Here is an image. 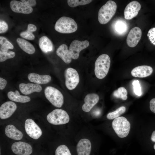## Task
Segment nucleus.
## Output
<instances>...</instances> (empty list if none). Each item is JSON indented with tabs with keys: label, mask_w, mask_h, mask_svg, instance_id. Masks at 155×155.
Segmentation results:
<instances>
[{
	"label": "nucleus",
	"mask_w": 155,
	"mask_h": 155,
	"mask_svg": "<svg viewBox=\"0 0 155 155\" xmlns=\"http://www.w3.org/2000/svg\"><path fill=\"white\" fill-rule=\"evenodd\" d=\"M154 150H155V144L154 145Z\"/></svg>",
	"instance_id": "obj_41"
},
{
	"label": "nucleus",
	"mask_w": 155,
	"mask_h": 155,
	"mask_svg": "<svg viewBox=\"0 0 155 155\" xmlns=\"http://www.w3.org/2000/svg\"><path fill=\"white\" fill-rule=\"evenodd\" d=\"M55 29L57 32L62 33H70L75 32L77 29L76 23L73 19L63 16L56 22Z\"/></svg>",
	"instance_id": "obj_3"
},
{
	"label": "nucleus",
	"mask_w": 155,
	"mask_h": 155,
	"mask_svg": "<svg viewBox=\"0 0 155 155\" xmlns=\"http://www.w3.org/2000/svg\"><path fill=\"white\" fill-rule=\"evenodd\" d=\"M126 111V108L124 106H121L115 111L109 113L107 115L106 117L108 119H112L117 118L124 113Z\"/></svg>",
	"instance_id": "obj_27"
},
{
	"label": "nucleus",
	"mask_w": 155,
	"mask_h": 155,
	"mask_svg": "<svg viewBox=\"0 0 155 155\" xmlns=\"http://www.w3.org/2000/svg\"><path fill=\"white\" fill-rule=\"evenodd\" d=\"M127 90L123 87L119 88L113 93V95L114 97L117 98H121L124 100H126L127 99Z\"/></svg>",
	"instance_id": "obj_26"
},
{
	"label": "nucleus",
	"mask_w": 155,
	"mask_h": 155,
	"mask_svg": "<svg viewBox=\"0 0 155 155\" xmlns=\"http://www.w3.org/2000/svg\"><path fill=\"white\" fill-rule=\"evenodd\" d=\"M142 35V32L139 28L135 27L129 32L127 37L126 42L130 47H134L138 44Z\"/></svg>",
	"instance_id": "obj_12"
},
{
	"label": "nucleus",
	"mask_w": 155,
	"mask_h": 155,
	"mask_svg": "<svg viewBox=\"0 0 155 155\" xmlns=\"http://www.w3.org/2000/svg\"><path fill=\"white\" fill-rule=\"evenodd\" d=\"M7 84V81L2 78H0V89L2 90L5 87Z\"/></svg>",
	"instance_id": "obj_38"
},
{
	"label": "nucleus",
	"mask_w": 155,
	"mask_h": 155,
	"mask_svg": "<svg viewBox=\"0 0 155 155\" xmlns=\"http://www.w3.org/2000/svg\"><path fill=\"white\" fill-rule=\"evenodd\" d=\"M0 44L1 50H8L9 49H13L14 48L11 43L2 36H0Z\"/></svg>",
	"instance_id": "obj_29"
},
{
	"label": "nucleus",
	"mask_w": 155,
	"mask_h": 155,
	"mask_svg": "<svg viewBox=\"0 0 155 155\" xmlns=\"http://www.w3.org/2000/svg\"><path fill=\"white\" fill-rule=\"evenodd\" d=\"M65 76L67 88L70 90L75 89L80 81L79 75L77 71L72 68H67L65 70Z\"/></svg>",
	"instance_id": "obj_7"
},
{
	"label": "nucleus",
	"mask_w": 155,
	"mask_h": 155,
	"mask_svg": "<svg viewBox=\"0 0 155 155\" xmlns=\"http://www.w3.org/2000/svg\"><path fill=\"white\" fill-rule=\"evenodd\" d=\"M8 29L7 24L4 21L1 20L0 21V33H2L6 32Z\"/></svg>",
	"instance_id": "obj_35"
},
{
	"label": "nucleus",
	"mask_w": 155,
	"mask_h": 155,
	"mask_svg": "<svg viewBox=\"0 0 155 155\" xmlns=\"http://www.w3.org/2000/svg\"><path fill=\"white\" fill-rule=\"evenodd\" d=\"M28 78L31 82L38 84H47L51 80V77L49 75H41L34 73H29Z\"/></svg>",
	"instance_id": "obj_20"
},
{
	"label": "nucleus",
	"mask_w": 155,
	"mask_h": 155,
	"mask_svg": "<svg viewBox=\"0 0 155 155\" xmlns=\"http://www.w3.org/2000/svg\"><path fill=\"white\" fill-rule=\"evenodd\" d=\"M11 149L15 154L18 155H30L32 152V148L30 144L20 141L13 143Z\"/></svg>",
	"instance_id": "obj_10"
},
{
	"label": "nucleus",
	"mask_w": 155,
	"mask_h": 155,
	"mask_svg": "<svg viewBox=\"0 0 155 155\" xmlns=\"http://www.w3.org/2000/svg\"><path fill=\"white\" fill-rule=\"evenodd\" d=\"M37 28L36 26L32 24H29L28 26L27 30L33 32L36 31Z\"/></svg>",
	"instance_id": "obj_39"
},
{
	"label": "nucleus",
	"mask_w": 155,
	"mask_h": 155,
	"mask_svg": "<svg viewBox=\"0 0 155 155\" xmlns=\"http://www.w3.org/2000/svg\"><path fill=\"white\" fill-rule=\"evenodd\" d=\"M57 55L66 63H69L71 61L72 58L68 47L65 44L61 45L57 49Z\"/></svg>",
	"instance_id": "obj_19"
},
{
	"label": "nucleus",
	"mask_w": 155,
	"mask_h": 155,
	"mask_svg": "<svg viewBox=\"0 0 155 155\" xmlns=\"http://www.w3.org/2000/svg\"><path fill=\"white\" fill-rule=\"evenodd\" d=\"M89 45V43L87 40L82 41L77 40L73 41L71 43L69 49L72 58L74 59H77L80 51L87 48Z\"/></svg>",
	"instance_id": "obj_9"
},
{
	"label": "nucleus",
	"mask_w": 155,
	"mask_h": 155,
	"mask_svg": "<svg viewBox=\"0 0 155 155\" xmlns=\"http://www.w3.org/2000/svg\"><path fill=\"white\" fill-rule=\"evenodd\" d=\"M114 28L115 31L118 34H123L127 29V24L124 21L119 20L117 21L114 25Z\"/></svg>",
	"instance_id": "obj_25"
},
{
	"label": "nucleus",
	"mask_w": 155,
	"mask_h": 155,
	"mask_svg": "<svg viewBox=\"0 0 155 155\" xmlns=\"http://www.w3.org/2000/svg\"><path fill=\"white\" fill-rule=\"evenodd\" d=\"M20 36L23 38L30 40H33L35 38V36L32 32L28 30L21 32Z\"/></svg>",
	"instance_id": "obj_32"
},
{
	"label": "nucleus",
	"mask_w": 155,
	"mask_h": 155,
	"mask_svg": "<svg viewBox=\"0 0 155 155\" xmlns=\"http://www.w3.org/2000/svg\"><path fill=\"white\" fill-rule=\"evenodd\" d=\"M44 93L46 99L55 107H61L64 102L62 93L57 89L51 86L46 87Z\"/></svg>",
	"instance_id": "obj_6"
},
{
	"label": "nucleus",
	"mask_w": 155,
	"mask_h": 155,
	"mask_svg": "<svg viewBox=\"0 0 155 155\" xmlns=\"http://www.w3.org/2000/svg\"><path fill=\"white\" fill-rule=\"evenodd\" d=\"M151 139L152 142H155V131L152 132Z\"/></svg>",
	"instance_id": "obj_40"
},
{
	"label": "nucleus",
	"mask_w": 155,
	"mask_h": 155,
	"mask_svg": "<svg viewBox=\"0 0 155 155\" xmlns=\"http://www.w3.org/2000/svg\"><path fill=\"white\" fill-rule=\"evenodd\" d=\"M133 85L134 92L135 94L139 96H141L142 94L141 88L139 81L137 80H134L133 82Z\"/></svg>",
	"instance_id": "obj_33"
},
{
	"label": "nucleus",
	"mask_w": 155,
	"mask_h": 155,
	"mask_svg": "<svg viewBox=\"0 0 155 155\" xmlns=\"http://www.w3.org/2000/svg\"><path fill=\"white\" fill-rule=\"evenodd\" d=\"M25 128L27 134L34 139H38L42 135V132L40 128L31 119H28L26 120Z\"/></svg>",
	"instance_id": "obj_8"
},
{
	"label": "nucleus",
	"mask_w": 155,
	"mask_h": 155,
	"mask_svg": "<svg viewBox=\"0 0 155 155\" xmlns=\"http://www.w3.org/2000/svg\"><path fill=\"white\" fill-rule=\"evenodd\" d=\"M10 8L13 12L25 14H28L33 11L32 7L20 1L13 0L10 3Z\"/></svg>",
	"instance_id": "obj_14"
},
{
	"label": "nucleus",
	"mask_w": 155,
	"mask_h": 155,
	"mask_svg": "<svg viewBox=\"0 0 155 155\" xmlns=\"http://www.w3.org/2000/svg\"><path fill=\"white\" fill-rule=\"evenodd\" d=\"M112 124L115 131L119 137H125L128 135L130 124L125 117H121L115 119Z\"/></svg>",
	"instance_id": "obj_4"
},
{
	"label": "nucleus",
	"mask_w": 155,
	"mask_h": 155,
	"mask_svg": "<svg viewBox=\"0 0 155 155\" xmlns=\"http://www.w3.org/2000/svg\"><path fill=\"white\" fill-rule=\"evenodd\" d=\"M141 5L137 1H132L128 3L124 11V18L126 20H131L138 14L141 9Z\"/></svg>",
	"instance_id": "obj_11"
},
{
	"label": "nucleus",
	"mask_w": 155,
	"mask_h": 155,
	"mask_svg": "<svg viewBox=\"0 0 155 155\" xmlns=\"http://www.w3.org/2000/svg\"><path fill=\"white\" fill-rule=\"evenodd\" d=\"M5 133L7 137L14 140H20L23 136L22 133L12 125L6 126L5 129Z\"/></svg>",
	"instance_id": "obj_21"
},
{
	"label": "nucleus",
	"mask_w": 155,
	"mask_h": 155,
	"mask_svg": "<svg viewBox=\"0 0 155 155\" xmlns=\"http://www.w3.org/2000/svg\"><path fill=\"white\" fill-rule=\"evenodd\" d=\"M21 1L31 7L35 6L36 4V1L35 0H22Z\"/></svg>",
	"instance_id": "obj_36"
},
{
	"label": "nucleus",
	"mask_w": 155,
	"mask_h": 155,
	"mask_svg": "<svg viewBox=\"0 0 155 155\" xmlns=\"http://www.w3.org/2000/svg\"><path fill=\"white\" fill-rule=\"evenodd\" d=\"M92 148L90 140L86 138L80 140L76 146L78 155H90Z\"/></svg>",
	"instance_id": "obj_15"
},
{
	"label": "nucleus",
	"mask_w": 155,
	"mask_h": 155,
	"mask_svg": "<svg viewBox=\"0 0 155 155\" xmlns=\"http://www.w3.org/2000/svg\"><path fill=\"white\" fill-rule=\"evenodd\" d=\"M150 108L152 112L155 113V98L152 99L150 100Z\"/></svg>",
	"instance_id": "obj_37"
},
{
	"label": "nucleus",
	"mask_w": 155,
	"mask_h": 155,
	"mask_svg": "<svg viewBox=\"0 0 155 155\" xmlns=\"http://www.w3.org/2000/svg\"><path fill=\"white\" fill-rule=\"evenodd\" d=\"M39 45L42 51L45 53L51 52L53 49V45L52 42L46 36H43L40 38Z\"/></svg>",
	"instance_id": "obj_22"
},
{
	"label": "nucleus",
	"mask_w": 155,
	"mask_h": 155,
	"mask_svg": "<svg viewBox=\"0 0 155 155\" xmlns=\"http://www.w3.org/2000/svg\"><path fill=\"white\" fill-rule=\"evenodd\" d=\"M92 1L91 0H68L67 1V2L70 7H74L78 5L88 4Z\"/></svg>",
	"instance_id": "obj_30"
},
{
	"label": "nucleus",
	"mask_w": 155,
	"mask_h": 155,
	"mask_svg": "<svg viewBox=\"0 0 155 155\" xmlns=\"http://www.w3.org/2000/svg\"><path fill=\"white\" fill-rule=\"evenodd\" d=\"M111 59L109 56L106 54L99 56L95 63L94 72L96 77L101 79L107 75L110 68Z\"/></svg>",
	"instance_id": "obj_2"
},
{
	"label": "nucleus",
	"mask_w": 155,
	"mask_h": 155,
	"mask_svg": "<svg viewBox=\"0 0 155 155\" xmlns=\"http://www.w3.org/2000/svg\"><path fill=\"white\" fill-rule=\"evenodd\" d=\"M15 56V53L8 50H0V61L3 62L6 60L13 58Z\"/></svg>",
	"instance_id": "obj_28"
},
{
	"label": "nucleus",
	"mask_w": 155,
	"mask_h": 155,
	"mask_svg": "<svg viewBox=\"0 0 155 155\" xmlns=\"http://www.w3.org/2000/svg\"><path fill=\"white\" fill-rule=\"evenodd\" d=\"M7 96L10 100L19 102L26 103L30 101L31 100L29 97L20 95L19 91L17 90L15 92L12 91L9 92Z\"/></svg>",
	"instance_id": "obj_23"
},
{
	"label": "nucleus",
	"mask_w": 155,
	"mask_h": 155,
	"mask_svg": "<svg viewBox=\"0 0 155 155\" xmlns=\"http://www.w3.org/2000/svg\"><path fill=\"white\" fill-rule=\"evenodd\" d=\"M117 9V5L115 1H108L98 11V20L99 23L102 24L108 23L115 14Z\"/></svg>",
	"instance_id": "obj_1"
},
{
	"label": "nucleus",
	"mask_w": 155,
	"mask_h": 155,
	"mask_svg": "<svg viewBox=\"0 0 155 155\" xmlns=\"http://www.w3.org/2000/svg\"><path fill=\"white\" fill-rule=\"evenodd\" d=\"M16 104L11 101H8L3 104L0 107V118L5 119L10 117L16 110Z\"/></svg>",
	"instance_id": "obj_13"
},
{
	"label": "nucleus",
	"mask_w": 155,
	"mask_h": 155,
	"mask_svg": "<svg viewBox=\"0 0 155 155\" xmlns=\"http://www.w3.org/2000/svg\"><path fill=\"white\" fill-rule=\"evenodd\" d=\"M99 99V96L96 94L91 93L87 94L84 98L85 103L82 106L83 111L86 112H89L98 103Z\"/></svg>",
	"instance_id": "obj_16"
},
{
	"label": "nucleus",
	"mask_w": 155,
	"mask_h": 155,
	"mask_svg": "<svg viewBox=\"0 0 155 155\" xmlns=\"http://www.w3.org/2000/svg\"><path fill=\"white\" fill-rule=\"evenodd\" d=\"M152 72L153 69L151 67L148 65H141L134 68L131 73L133 77L143 78L150 75Z\"/></svg>",
	"instance_id": "obj_17"
},
{
	"label": "nucleus",
	"mask_w": 155,
	"mask_h": 155,
	"mask_svg": "<svg viewBox=\"0 0 155 155\" xmlns=\"http://www.w3.org/2000/svg\"><path fill=\"white\" fill-rule=\"evenodd\" d=\"M46 119L49 123L54 125L65 124L70 120V117L67 113L61 109L53 110L47 115Z\"/></svg>",
	"instance_id": "obj_5"
},
{
	"label": "nucleus",
	"mask_w": 155,
	"mask_h": 155,
	"mask_svg": "<svg viewBox=\"0 0 155 155\" xmlns=\"http://www.w3.org/2000/svg\"><path fill=\"white\" fill-rule=\"evenodd\" d=\"M20 90L23 94L28 95L34 92H40L42 90L41 86L36 84L22 83L19 84Z\"/></svg>",
	"instance_id": "obj_18"
},
{
	"label": "nucleus",
	"mask_w": 155,
	"mask_h": 155,
	"mask_svg": "<svg viewBox=\"0 0 155 155\" xmlns=\"http://www.w3.org/2000/svg\"><path fill=\"white\" fill-rule=\"evenodd\" d=\"M147 35L151 43L155 45V28L150 29L148 32Z\"/></svg>",
	"instance_id": "obj_34"
},
{
	"label": "nucleus",
	"mask_w": 155,
	"mask_h": 155,
	"mask_svg": "<svg viewBox=\"0 0 155 155\" xmlns=\"http://www.w3.org/2000/svg\"><path fill=\"white\" fill-rule=\"evenodd\" d=\"M16 41L20 47L24 52L29 54H32L34 53L35 49L31 43L22 38H18Z\"/></svg>",
	"instance_id": "obj_24"
},
{
	"label": "nucleus",
	"mask_w": 155,
	"mask_h": 155,
	"mask_svg": "<svg viewBox=\"0 0 155 155\" xmlns=\"http://www.w3.org/2000/svg\"><path fill=\"white\" fill-rule=\"evenodd\" d=\"M55 155H72L68 148L65 145H61L56 149Z\"/></svg>",
	"instance_id": "obj_31"
}]
</instances>
